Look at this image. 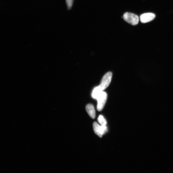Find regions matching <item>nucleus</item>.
I'll use <instances>...</instances> for the list:
<instances>
[{
  "instance_id": "1",
  "label": "nucleus",
  "mask_w": 173,
  "mask_h": 173,
  "mask_svg": "<svg viewBox=\"0 0 173 173\" xmlns=\"http://www.w3.org/2000/svg\"><path fill=\"white\" fill-rule=\"evenodd\" d=\"M123 19L127 23L132 25L138 24L139 17L137 15L131 13L126 12L123 15Z\"/></svg>"
},
{
  "instance_id": "2",
  "label": "nucleus",
  "mask_w": 173,
  "mask_h": 173,
  "mask_svg": "<svg viewBox=\"0 0 173 173\" xmlns=\"http://www.w3.org/2000/svg\"><path fill=\"white\" fill-rule=\"evenodd\" d=\"M107 94L103 91H102L97 97L96 99L97 101V110L99 111L103 108L107 99Z\"/></svg>"
},
{
  "instance_id": "3",
  "label": "nucleus",
  "mask_w": 173,
  "mask_h": 173,
  "mask_svg": "<svg viewBox=\"0 0 173 173\" xmlns=\"http://www.w3.org/2000/svg\"><path fill=\"white\" fill-rule=\"evenodd\" d=\"M112 77V73L111 72H108L104 75L99 85L102 90L103 91L109 86Z\"/></svg>"
},
{
  "instance_id": "4",
  "label": "nucleus",
  "mask_w": 173,
  "mask_h": 173,
  "mask_svg": "<svg viewBox=\"0 0 173 173\" xmlns=\"http://www.w3.org/2000/svg\"><path fill=\"white\" fill-rule=\"evenodd\" d=\"M93 128L95 134L100 137H102L108 131L106 125L100 126L96 122L93 124Z\"/></svg>"
},
{
  "instance_id": "5",
  "label": "nucleus",
  "mask_w": 173,
  "mask_h": 173,
  "mask_svg": "<svg viewBox=\"0 0 173 173\" xmlns=\"http://www.w3.org/2000/svg\"><path fill=\"white\" fill-rule=\"evenodd\" d=\"M155 17L156 15L153 13H144L140 16V19L142 23H146L152 21L155 18Z\"/></svg>"
},
{
  "instance_id": "6",
  "label": "nucleus",
  "mask_w": 173,
  "mask_h": 173,
  "mask_svg": "<svg viewBox=\"0 0 173 173\" xmlns=\"http://www.w3.org/2000/svg\"><path fill=\"white\" fill-rule=\"evenodd\" d=\"M86 110L90 117L94 119L96 117V112L94 106L91 104H88L86 106Z\"/></svg>"
},
{
  "instance_id": "7",
  "label": "nucleus",
  "mask_w": 173,
  "mask_h": 173,
  "mask_svg": "<svg viewBox=\"0 0 173 173\" xmlns=\"http://www.w3.org/2000/svg\"><path fill=\"white\" fill-rule=\"evenodd\" d=\"M102 91H103L101 90L99 86L96 87L92 91V97L93 98L96 99L97 97H98L101 94V93Z\"/></svg>"
},
{
  "instance_id": "8",
  "label": "nucleus",
  "mask_w": 173,
  "mask_h": 173,
  "mask_svg": "<svg viewBox=\"0 0 173 173\" xmlns=\"http://www.w3.org/2000/svg\"><path fill=\"white\" fill-rule=\"evenodd\" d=\"M98 121L101 125H106L107 122L104 117L102 115H100L98 118Z\"/></svg>"
},
{
  "instance_id": "9",
  "label": "nucleus",
  "mask_w": 173,
  "mask_h": 173,
  "mask_svg": "<svg viewBox=\"0 0 173 173\" xmlns=\"http://www.w3.org/2000/svg\"><path fill=\"white\" fill-rule=\"evenodd\" d=\"M65 1L68 9H71L73 6L74 0H65Z\"/></svg>"
}]
</instances>
